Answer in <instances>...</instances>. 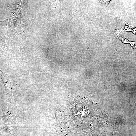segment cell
I'll use <instances>...</instances> for the list:
<instances>
[{"instance_id":"1","label":"cell","mask_w":136,"mask_h":136,"mask_svg":"<svg viewBox=\"0 0 136 136\" xmlns=\"http://www.w3.org/2000/svg\"><path fill=\"white\" fill-rule=\"evenodd\" d=\"M133 32L134 33H135V28L133 29Z\"/></svg>"}]
</instances>
